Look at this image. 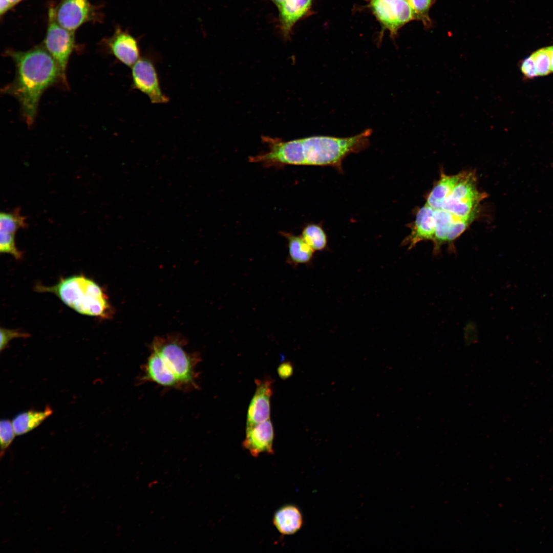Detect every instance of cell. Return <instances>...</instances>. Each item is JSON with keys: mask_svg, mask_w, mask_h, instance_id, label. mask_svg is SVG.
Returning a JSON list of instances; mask_svg holds the SVG:
<instances>
[{"mask_svg": "<svg viewBox=\"0 0 553 553\" xmlns=\"http://www.w3.org/2000/svg\"><path fill=\"white\" fill-rule=\"evenodd\" d=\"M20 209L16 208L11 212H1L0 214V231L15 234L21 228L28 226L25 217L20 212Z\"/></svg>", "mask_w": 553, "mask_h": 553, "instance_id": "22", "label": "cell"}, {"mask_svg": "<svg viewBox=\"0 0 553 553\" xmlns=\"http://www.w3.org/2000/svg\"><path fill=\"white\" fill-rule=\"evenodd\" d=\"M8 1L10 2L11 4L12 5V6H13L14 5L17 4V3H19L20 2H21L23 0H8Z\"/></svg>", "mask_w": 553, "mask_h": 553, "instance_id": "34", "label": "cell"}, {"mask_svg": "<svg viewBox=\"0 0 553 553\" xmlns=\"http://www.w3.org/2000/svg\"><path fill=\"white\" fill-rule=\"evenodd\" d=\"M370 129L349 137L311 136L288 141L278 140L272 155L280 166L286 165L329 166L343 172L342 162L348 155L360 152L369 143Z\"/></svg>", "mask_w": 553, "mask_h": 553, "instance_id": "2", "label": "cell"}, {"mask_svg": "<svg viewBox=\"0 0 553 553\" xmlns=\"http://www.w3.org/2000/svg\"><path fill=\"white\" fill-rule=\"evenodd\" d=\"M93 8L88 0H61L55 9L57 22L63 28L75 31L94 16Z\"/></svg>", "mask_w": 553, "mask_h": 553, "instance_id": "10", "label": "cell"}, {"mask_svg": "<svg viewBox=\"0 0 553 553\" xmlns=\"http://www.w3.org/2000/svg\"><path fill=\"white\" fill-rule=\"evenodd\" d=\"M293 372V368L290 362H284L281 364L278 368V373L283 379H286L290 377Z\"/></svg>", "mask_w": 553, "mask_h": 553, "instance_id": "30", "label": "cell"}, {"mask_svg": "<svg viewBox=\"0 0 553 553\" xmlns=\"http://www.w3.org/2000/svg\"><path fill=\"white\" fill-rule=\"evenodd\" d=\"M435 226V209L426 203L417 211L410 225V233L402 241V245L408 246L410 249L421 241H433Z\"/></svg>", "mask_w": 553, "mask_h": 553, "instance_id": "13", "label": "cell"}, {"mask_svg": "<svg viewBox=\"0 0 553 553\" xmlns=\"http://www.w3.org/2000/svg\"><path fill=\"white\" fill-rule=\"evenodd\" d=\"M303 517L299 509L293 505H285L274 514L273 523L278 530L284 535L295 534L303 525Z\"/></svg>", "mask_w": 553, "mask_h": 553, "instance_id": "16", "label": "cell"}, {"mask_svg": "<svg viewBox=\"0 0 553 553\" xmlns=\"http://www.w3.org/2000/svg\"><path fill=\"white\" fill-rule=\"evenodd\" d=\"M29 334L27 333L18 331L17 330H10L1 327V351L6 349L11 340L15 338H27Z\"/></svg>", "mask_w": 553, "mask_h": 553, "instance_id": "28", "label": "cell"}, {"mask_svg": "<svg viewBox=\"0 0 553 553\" xmlns=\"http://www.w3.org/2000/svg\"><path fill=\"white\" fill-rule=\"evenodd\" d=\"M434 0H409L415 19L421 20L424 25H429L430 23L429 16L430 8Z\"/></svg>", "mask_w": 553, "mask_h": 553, "instance_id": "24", "label": "cell"}, {"mask_svg": "<svg viewBox=\"0 0 553 553\" xmlns=\"http://www.w3.org/2000/svg\"><path fill=\"white\" fill-rule=\"evenodd\" d=\"M109 53L124 65L132 67L140 58L139 40L127 30L116 28L112 36L104 40Z\"/></svg>", "mask_w": 553, "mask_h": 553, "instance_id": "9", "label": "cell"}, {"mask_svg": "<svg viewBox=\"0 0 553 553\" xmlns=\"http://www.w3.org/2000/svg\"><path fill=\"white\" fill-rule=\"evenodd\" d=\"M301 236L314 251L324 249L327 245V236L322 226L309 224L303 229Z\"/></svg>", "mask_w": 553, "mask_h": 553, "instance_id": "21", "label": "cell"}, {"mask_svg": "<svg viewBox=\"0 0 553 553\" xmlns=\"http://www.w3.org/2000/svg\"><path fill=\"white\" fill-rule=\"evenodd\" d=\"M142 370L140 382L150 381L164 388L181 390L178 380L164 368L162 359L156 351L151 350Z\"/></svg>", "mask_w": 553, "mask_h": 553, "instance_id": "14", "label": "cell"}, {"mask_svg": "<svg viewBox=\"0 0 553 553\" xmlns=\"http://www.w3.org/2000/svg\"><path fill=\"white\" fill-rule=\"evenodd\" d=\"M14 235L0 231V251L1 253L10 254L18 260L22 258L23 253L16 247Z\"/></svg>", "mask_w": 553, "mask_h": 553, "instance_id": "25", "label": "cell"}, {"mask_svg": "<svg viewBox=\"0 0 553 553\" xmlns=\"http://www.w3.org/2000/svg\"><path fill=\"white\" fill-rule=\"evenodd\" d=\"M485 197L484 193L477 189L474 174L464 172L441 209L460 219L474 220L478 211V205Z\"/></svg>", "mask_w": 553, "mask_h": 553, "instance_id": "5", "label": "cell"}, {"mask_svg": "<svg viewBox=\"0 0 553 553\" xmlns=\"http://www.w3.org/2000/svg\"><path fill=\"white\" fill-rule=\"evenodd\" d=\"M274 437L273 424L270 419H268L253 426L246 427L245 438L242 445L254 457L262 453L273 454Z\"/></svg>", "mask_w": 553, "mask_h": 553, "instance_id": "12", "label": "cell"}, {"mask_svg": "<svg viewBox=\"0 0 553 553\" xmlns=\"http://www.w3.org/2000/svg\"><path fill=\"white\" fill-rule=\"evenodd\" d=\"M464 172L454 175L442 174L428 195L426 203L434 209H441L443 203L463 176Z\"/></svg>", "mask_w": 553, "mask_h": 553, "instance_id": "17", "label": "cell"}, {"mask_svg": "<svg viewBox=\"0 0 553 553\" xmlns=\"http://www.w3.org/2000/svg\"><path fill=\"white\" fill-rule=\"evenodd\" d=\"M281 234L287 240L288 249V260L294 265L304 264L310 262L313 256L314 250L308 245L301 236L287 232Z\"/></svg>", "mask_w": 553, "mask_h": 553, "instance_id": "18", "label": "cell"}, {"mask_svg": "<svg viewBox=\"0 0 553 553\" xmlns=\"http://www.w3.org/2000/svg\"><path fill=\"white\" fill-rule=\"evenodd\" d=\"M474 221V219H458L452 225L447 237L446 243L451 244L457 239Z\"/></svg>", "mask_w": 553, "mask_h": 553, "instance_id": "27", "label": "cell"}, {"mask_svg": "<svg viewBox=\"0 0 553 553\" xmlns=\"http://www.w3.org/2000/svg\"><path fill=\"white\" fill-rule=\"evenodd\" d=\"M371 6L377 19L392 34L415 19L413 11L406 0H371Z\"/></svg>", "mask_w": 553, "mask_h": 553, "instance_id": "8", "label": "cell"}, {"mask_svg": "<svg viewBox=\"0 0 553 553\" xmlns=\"http://www.w3.org/2000/svg\"><path fill=\"white\" fill-rule=\"evenodd\" d=\"M436 222L434 243V252L437 254L441 246L446 243L448 235L452 224L458 218L448 211L442 209H435Z\"/></svg>", "mask_w": 553, "mask_h": 553, "instance_id": "20", "label": "cell"}, {"mask_svg": "<svg viewBox=\"0 0 553 553\" xmlns=\"http://www.w3.org/2000/svg\"><path fill=\"white\" fill-rule=\"evenodd\" d=\"M132 87L147 96L154 104L169 101L163 92L154 59L149 55L140 58L131 67Z\"/></svg>", "mask_w": 553, "mask_h": 553, "instance_id": "7", "label": "cell"}, {"mask_svg": "<svg viewBox=\"0 0 553 553\" xmlns=\"http://www.w3.org/2000/svg\"><path fill=\"white\" fill-rule=\"evenodd\" d=\"M521 71L528 78H533L538 75L534 60L532 55L526 58L521 65Z\"/></svg>", "mask_w": 553, "mask_h": 553, "instance_id": "29", "label": "cell"}, {"mask_svg": "<svg viewBox=\"0 0 553 553\" xmlns=\"http://www.w3.org/2000/svg\"><path fill=\"white\" fill-rule=\"evenodd\" d=\"M273 382L269 377L255 380L256 389L248 408L246 427L270 419Z\"/></svg>", "mask_w": 553, "mask_h": 553, "instance_id": "11", "label": "cell"}, {"mask_svg": "<svg viewBox=\"0 0 553 553\" xmlns=\"http://www.w3.org/2000/svg\"><path fill=\"white\" fill-rule=\"evenodd\" d=\"M184 340L176 336L156 337L151 350L160 356L164 368L178 380L181 389L198 388L196 366L201 361L197 353L187 352Z\"/></svg>", "mask_w": 553, "mask_h": 553, "instance_id": "4", "label": "cell"}, {"mask_svg": "<svg viewBox=\"0 0 553 553\" xmlns=\"http://www.w3.org/2000/svg\"><path fill=\"white\" fill-rule=\"evenodd\" d=\"M15 435L12 422L8 419H2L0 422V440L2 453L10 445Z\"/></svg>", "mask_w": 553, "mask_h": 553, "instance_id": "26", "label": "cell"}, {"mask_svg": "<svg viewBox=\"0 0 553 553\" xmlns=\"http://www.w3.org/2000/svg\"><path fill=\"white\" fill-rule=\"evenodd\" d=\"M48 16L45 48L55 60L63 78L67 81V67L75 45L74 31L59 24L56 18L55 9H50Z\"/></svg>", "mask_w": 553, "mask_h": 553, "instance_id": "6", "label": "cell"}, {"mask_svg": "<svg viewBox=\"0 0 553 553\" xmlns=\"http://www.w3.org/2000/svg\"><path fill=\"white\" fill-rule=\"evenodd\" d=\"M52 413L50 407L47 406L43 411L31 410L18 414L12 421L16 435L26 434L36 428Z\"/></svg>", "mask_w": 553, "mask_h": 553, "instance_id": "19", "label": "cell"}, {"mask_svg": "<svg viewBox=\"0 0 553 553\" xmlns=\"http://www.w3.org/2000/svg\"><path fill=\"white\" fill-rule=\"evenodd\" d=\"M406 1H407L408 2L409 0H406Z\"/></svg>", "mask_w": 553, "mask_h": 553, "instance_id": "35", "label": "cell"}, {"mask_svg": "<svg viewBox=\"0 0 553 553\" xmlns=\"http://www.w3.org/2000/svg\"><path fill=\"white\" fill-rule=\"evenodd\" d=\"M531 55L538 76L546 75L551 72L548 47L539 49Z\"/></svg>", "mask_w": 553, "mask_h": 553, "instance_id": "23", "label": "cell"}, {"mask_svg": "<svg viewBox=\"0 0 553 553\" xmlns=\"http://www.w3.org/2000/svg\"><path fill=\"white\" fill-rule=\"evenodd\" d=\"M6 53L15 63L16 74L13 81L2 91L18 100L22 115L30 126L34 121L45 91L58 82L67 86V81L45 47H36L26 51L8 50Z\"/></svg>", "mask_w": 553, "mask_h": 553, "instance_id": "1", "label": "cell"}, {"mask_svg": "<svg viewBox=\"0 0 553 553\" xmlns=\"http://www.w3.org/2000/svg\"><path fill=\"white\" fill-rule=\"evenodd\" d=\"M36 288L37 291L53 293L81 314L107 319L113 313L103 288L83 274L61 278L52 286L38 285Z\"/></svg>", "mask_w": 553, "mask_h": 553, "instance_id": "3", "label": "cell"}, {"mask_svg": "<svg viewBox=\"0 0 553 553\" xmlns=\"http://www.w3.org/2000/svg\"><path fill=\"white\" fill-rule=\"evenodd\" d=\"M277 7H279L285 0H271Z\"/></svg>", "mask_w": 553, "mask_h": 553, "instance_id": "33", "label": "cell"}, {"mask_svg": "<svg viewBox=\"0 0 553 553\" xmlns=\"http://www.w3.org/2000/svg\"><path fill=\"white\" fill-rule=\"evenodd\" d=\"M548 48L550 57L551 71L553 72V46L548 47Z\"/></svg>", "mask_w": 553, "mask_h": 553, "instance_id": "32", "label": "cell"}, {"mask_svg": "<svg viewBox=\"0 0 553 553\" xmlns=\"http://www.w3.org/2000/svg\"><path fill=\"white\" fill-rule=\"evenodd\" d=\"M13 6L8 0H1L0 13L1 16L7 12Z\"/></svg>", "mask_w": 553, "mask_h": 553, "instance_id": "31", "label": "cell"}, {"mask_svg": "<svg viewBox=\"0 0 553 553\" xmlns=\"http://www.w3.org/2000/svg\"><path fill=\"white\" fill-rule=\"evenodd\" d=\"M312 0H285L279 7V28L286 39L290 37L294 25L310 9Z\"/></svg>", "mask_w": 553, "mask_h": 553, "instance_id": "15", "label": "cell"}]
</instances>
